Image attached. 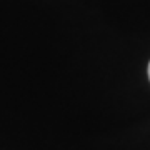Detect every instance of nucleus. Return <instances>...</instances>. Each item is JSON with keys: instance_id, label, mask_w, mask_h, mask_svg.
I'll return each instance as SVG.
<instances>
[{"instance_id": "f257e3e1", "label": "nucleus", "mask_w": 150, "mask_h": 150, "mask_svg": "<svg viewBox=\"0 0 150 150\" xmlns=\"http://www.w3.org/2000/svg\"><path fill=\"white\" fill-rule=\"evenodd\" d=\"M149 79H150V64H149Z\"/></svg>"}]
</instances>
